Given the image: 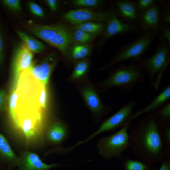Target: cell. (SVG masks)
Listing matches in <instances>:
<instances>
[{"label":"cell","mask_w":170,"mask_h":170,"mask_svg":"<svg viewBox=\"0 0 170 170\" xmlns=\"http://www.w3.org/2000/svg\"><path fill=\"white\" fill-rule=\"evenodd\" d=\"M31 32L38 38L58 49L62 54L66 55L69 54L73 43L72 31L67 26L62 24L35 25Z\"/></svg>","instance_id":"277c9868"},{"label":"cell","mask_w":170,"mask_h":170,"mask_svg":"<svg viewBox=\"0 0 170 170\" xmlns=\"http://www.w3.org/2000/svg\"><path fill=\"white\" fill-rule=\"evenodd\" d=\"M160 10L161 24L169 26L170 25V4L169 1L163 2Z\"/></svg>","instance_id":"83f0119b"},{"label":"cell","mask_w":170,"mask_h":170,"mask_svg":"<svg viewBox=\"0 0 170 170\" xmlns=\"http://www.w3.org/2000/svg\"><path fill=\"white\" fill-rule=\"evenodd\" d=\"M17 32L24 43L32 53H41L45 49L46 46L42 42L22 31L19 30Z\"/></svg>","instance_id":"d6986e66"},{"label":"cell","mask_w":170,"mask_h":170,"mask_svg":"<svg viewBox=\"0 0 170 170\" xmlns=\"http://www.w3.org/2000/svg\"><path fill=\"white\" fill-rule=\"evenodd\" d=\"M46 2L50 9L53 11H55L57 8V1L56 0H47Z\"/></svg>","instance_id":"d590c367"},{"label":"cell","mask_w":170,"mask_h":170,"mask_svg":"<svg viewBox=\"0 0 170 170\" xmlns=\"http://www.w3.org/2000/svg\"><path fill=\"white\" fill-rule=\"evenodd\" d=\"M128 122L115 133L101 138L97 146L99 155L106 159L115 158L121 160L122 154L130 146Z\"/></svg>","instance_id":"8992f818"},{"label":"cell","mask_w":170,"mask_h":170,"mask_svg":"<svg viewBox=\"0 0 170 170\" xmlns=\"http://www.w3.org/2000/svg\"><path fill=\"white\" fill-rule=\"evenodd\" d=\"M91 49L88 44H75L70 49L71 57L76 60L85 59L89 54Z\"/></svg>","instance_id":"603a6c76"},{"label":"cell","mask_w":170,"mask_h":170,"mask_svg":"<svg viewBox=\"0 0 170 170\" xmlns=\"http://www.w3.org/2000/svg\"><path fill=\"white\" fill-rule=\"evenodd\" d=\"M0 158L17 166L19 157L13 151L5 137L0 133Z\"/></svg>","instance_id":"ac0fdd59"},{"label":"cell","mask_w":170,"mask_h":170,"mask_svg":"<svg viewBox=\"0 0 170 170\" xmlns=\"http://www.w3.org/2000/svg\"><path fill=\"white\" fill-rule=\"evenodd\" d=\"M144 78V69L137 63L132 62L120 65L99 85L105 89L116 87L129 91L133 90L135 85L143 82Z\"/></svg>","instance_id":"7a4b0ae2"},{"label":"cell","mask_w":170,"mask_h":170,"mask_svg":"<svg viewBox=\"0 0 170 170\" xmlns=\"http://www.w3.org/2000/svg\"><path fill=\"white\" fill-rule=\"evenodd\" d=\"M156 2V1L155 0H138L136 1L139 13L147 9Z\"/></svg>","instance_id":"4dcf8cb0"},{"label":"cell","mask_w":170,"mask_h":170,"mask_svg":"<svg viewBox=\"0 0 170 170\" xmlns=\"http://www.w3.org/2000/svg\"><path fill=\"white\" fill-rule=\"evenodd\" d=\"M117 16L124 22L131 24H138L139 12L136 1L129 0H118L115 2Z\"/></svg>","instance_id":"9a60e30c"},{"label":"cell","mask_w":170,"mask_h":170,"mask_svg":"<svg viewBox=\"0 0 170 170\" xmlns=\"http://www.w3.org/2000/svg\"><path fill=\"white\" fill-rule=\"evenodd\" d=\"M28 5L30 10L34 14L41 18L44 17L43 10L38 4L33 2H30Z\"/></svg>","instance_id":"836d02e7"},{"label":"cell","mask_w":170,"mask_h":170,"mask_svg":"<svg viewBox=\"0 0 170 170\" xmlns=\"http://www.w3.org/2000/svg\"><path fill=\"white\" fill-rule=\"evenodd\" d=\"M170 60V43L161 42L151 56L141 60L137 63L148 74L149 86L156 90L159 88L164 72Z\"/></svg>","instance_id":"3957f363"},{"label":"cell","mask_w":170,"mask_h":170,"mask_svg":"<svg viewBox=\"0 0 170 170\" xmlns=\"http://www.w3.org/2000/svg\"><path fill=\"white\" fill-rule=\"evenodd\" d=\"M138 24L144 31L159 30L160 9L156 2L147 9L139 13Z\"/></svg>","instance_id":"4fadbf2b"},{"label":"cell","mask_w":170,"mask_h":170,"mask_svg":"<svg viewBox=\"0 0 170 170\" xmlns=\"http://www.w3.org/2000/svg\"><path fill=\"white\" fill-rule=\"evenodd\" d=\"M6 39L4 28L0 17V69L3 67L5 63L7 49Z\"/></svg>","instance_id":"4316f807"},{"label":"cell","mask_w":170,"mask_h":170,"mask_svg":"<svg viewBox=\"0 0 170 170\" xmlns=\"http://www.w3.org/2000/svg\"><path fill=\"white\" fill-rule=\"evenodd\" d=\"M161 33L159 36L160 42L167 41L170 43V28L169 26L161 24L159 27Z\"/></svg>","instance_id":"d6a6232c"},{"label":"cell","mask_w":170,"mask_h":170,"mask_svg":"<svg viewBox=\"0 0 170 170\" xmlns=\"http://www.w3.org/2000/svg\"><path fill=\"white\" fill-rule=\"evenodd\" d=\"M56 63L57 59L55 55L49 54L38 63L33 62L28 71L34 78L46 86Z\"/></svg>","instance_id":"8fae6325"},{"label":"cell","mask_w":170,"mask_h":170,"mask_svg":"<svg viewBox=\"0 0 170 170\" xmlns=\"http://www.w3.org/2000/svg\"><path fill=\"white\" fill-rule=\"evenodd\" d=\"M122 160L123 170H156L153 165L148 164L139 160H134L124 156Z\"/></svg>","instance_id":"ffe728a7"},{"label":"cell","mask_w":170,"mask_h":170,"mask_svg":"<svg viewBox=\"0 0 170 170\" xmlns=\"http://www.w3.org/2000/svg\"><path fill=\"white\" fill-rule=\"evenodd\" d=\"M8 95L4 88H0V113L6 110L8 108Z\"/></svg>","instance_id":"1f68e13d"},{"label":"cell","mask_w":170,"mask_h":170,"mask_svg":"<svg viewBox=\"0 0 170 170\" xmlns=\"http://www.w3.org/2000/svg\"><path fill=\"white\" fill-rule=\"evenodd\" d=\"M59 165L43 162L36 154L25 151L19 157L17 170H49Z\"/></svg>","instance_id":"5bb4252c"},{"label":"cell","mask_w":170,"mask_h":170,"mask_svg":"<svg viewBox=\"0 0 170 170\" xmlns=\"http://www.w3.org/2000/svg\"><path fill=\"white\" fill-rule=\"evenodd\" d=\"M81 93L88 107L99 119L110 110L109 107L102 103L99 94L91 87L87 86L83 88Z\"/></svg>","instance_id":"7c38bea8"},{"label":"cell","mask_w":170,"mask_h":170,"mask_svg":"<svg viewBox=\"0 0 170 170\" xmlns=\"http://www.w3.org/2000/svg\"><path fill=\"white\" fill-rule=\"evenodd\" d=\"M0 5L7 9L19 11L21 9L20 1L19 0H0Z\"/></svg>","instance_id":"f1b7e54d"},{"label":"cell","mask_w":170,"mask_h":170,"mask_svg":"<svg viewBox=\"0 0 170 170\" xmlns=\"http://www.w3.org/2000/svg\"><path fill=\"white\" fill-rule=\"evenodd\" d=\"M160 33L159 30L144 31L136 39L121 47L111 61L101 70H105L122 61L132 60L134 63L139 61Z\"/></svg>","instance_id":"5b68a950"},{"label":"cell","mask_w":170,"mask_h":170,"mask_svg":"<svg viewBox=\"0 0 170 170\" xmlns=\"http://www.w3.org/2000/svg\"><path fill=\"white\" fill-rule=\"evenodd\" d=\"M96 36L78 29H74L72 31V41L75 44H88Z\"/></svg>","instance_id":"cb8c5ba5"},{"label":"cell","mask_w":170,"mask_h":170,"mask_svg":"<svg viewBox=\"0 0 170 170\" xmlns=\"http://www.w3.org/2000/svg\"><path fill=\"white\" fill-rule=\"evenodd\" d=\"M136 105L134 100H132L124 105L115 113L105 120L98 129L86 139L78 142L74 145L75 147L88 142L102 133L121 128L128 122L133 115Z\"/></svg>","instance_id":"52a82bcc"},{"label":"cell","mask_w":170,"mask_h":170,"mask_svg":"<svg viewBox=\"0 0 170 170\" xmlns=\"http://www.w3.org/2000/svg\"><path fill=\"white\" fill-rule=\"evenodd\" d=\"M159 170H170V158L165 159Z\"/></svg>","instance_id":"e575fe53"},{"label":"cell","mask_w":170,"mask_h":170,"mask_svg":"<svg viewBox=\"0 0 170 170\" xmlns=\"http://www.w3.org/2000/svg\"><path fill=\"white\" fill-rule=\"evenodd\" d=\"M33 55L24 43H21L14 49L10 64L11 86L14 85L21 73L32 65Z\"/></svg>","instance_id":"ba28073f"},{"label":"cell","mask_w":170,"mask_h":170,"mask_svg":"<svg viewBox=\"0 0 170 170\" xmlns=\"http://www.w3.org/2000/svg\"><path fill=\"white\" fill-rule=\"evenodd\" d=\"M153 113L158 125L170 124V101Z\"/></svg>","instance_id":"7402d4cb"},{"label":"cell","mask_w":170,"mask_h":170,"mask_svg":"<svg viewBox=\"0 0 170 170\" xmlns=\"http://www.w3.org/2000/svg\"><path fill=\"white\" fill-rule=\"evenodd\" d=\"M100 0H74L72 3L75 5L85 7H95L99 6L103 3Z\"/></svg>","instance_id":"f546056e"},{"label":"cell","mask_w":170,"mask_h":170,"mask_svg":"<svg viewBox=\"0 0 170 170\" xmlns=\"http://www.w3.org/2000/svg\"><path fill=\"white\" fill-rule=\"evenodd\" d=\"M158 126L166 151V159L170 158V124Z\"/></svg>","instance_id":"484cf974"},{"label":"cell","mask_w":170,"mask_h":170,"mask_svg":"<svg viewBox=\"0 0 170 170\" xmlns=\"http://www.w3.org/2000/svg\"><path fill=\"white\" fill-rule=\"evenodd\" d=\"M67 128L63 122H54L48 127L47 132V138L50 143L58 144L62 142L67 136Z\"/></svg>","instance_id":"e0dca14e"},{"label":"cell","mask_w":170,"mask_h":170,"mask_svg":"<svg viewBox=\"0 0 170 170\" xmlns=\"http://www.w3.org/2000/svg\"><path fill=\"white\" fill-rule=\"evenodd\" d=\"M89 66V61L85 58L79 60L76 64L70 78L76 80L83 76L87 72Z\"/></svg>","instance_id":"d4e9b609"},{"label":"cell","mask_w":170,"mask_h":170,"mask_svg":"<svg viewBox=\"0 0 170 170\" xmlns=\"http://www.w3.org/2000/svg\"><path fill=\"white\" fill-rule=\"evenodd\" d=\"M128 133L129 147L138 160L153 165L166 159L159 127L153 113L142 117Z\"/></svg>","instance_id":"6da1fadb"},{"label":"cell","mask_w":170,"mask_h":170,"mask_svg":"<svg viewBox=\"0 0 170 170\" xmlns=\"http://www.w3.org/2000/svg\"><path fill=\"white\" fill-rule=\"evenodd\" d=\"M103 22L89 21L74 26V29H78L96 36L102 34L105 28Z\"/></svg>","instance_id":"44dd1931"},{"label":"cell","mask_w":170,"mask_h":170,"mask_svg":"<svg viewBox=\"0 0 170 170\" xmlns=\"http://www.w3.org/2000/svg\"><path fill=\"white\" fill-rule=\"evenodd\" d=\"M170 99V85L168 84L147 105L139 110L130 118L131 121L143 114L153 113Z\"/></svg>","instance_id":"2e32d148"},{"label":"cell","mask_w":170,"mask_h":170,"mask_svg":"<svg viewBox=\"0 0 170 170\" xmlns=\"http://www.w3.org/2000/svg\"><path fill=\"white\" fill-rule=\"evenodd\" d=\"M108 17L107 12H96L87 9H79L67 12L64 15L63 19L75 26L89 21L105 22Z\"/></svg>","instance_id":"30bf717a"},{"label":"cell","mask_w":170,"mask_h":170,"mask_svg":"<svg viewBox=\"0 0 170 170\" xmlns=\"http://www.w3.org/2000/svg\"><path fill=\"white\" fill-rule=\"evenodd\" d=\"M109 17L105 22L100 43L103 45L109 38L117 34H124L136 31L140 28L138 24L127 23L117 16L115 9L107 12Z\"/></svg>","instance_id":"9c48e42d"}]
</instances>
